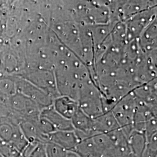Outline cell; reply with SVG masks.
<instances>
[{
    "label": "cell",
    "mask_w": 157,
    "mask_h": 157,
    "mask_svg": "<svg viewBox=\"0 0 157 157\" xmlns=\"http://www.w3.org/2000/svg\"><path fill=\"white\" fill-rule=\"evenodd\" d=\"M15 124L6 121H0V140L10 143Z\"/></svg>",
    "instance_id": "8fae6325"
},
{
    "label": "cell",
    "mask_w": 157,
    "mask_h": 157,
    "mask_svg": "<svg viewBox=\"0 0 157 157\" xmlns=\"http://www.w3.org/2000/svg\"><path fill=\"white\" fill-rule=\"evenodd\" d=\"M72 152L80 157H102L91 137L80 141Z\"/></svg>",
    "instance_id": "ba28073f"
},
{
    "label": "cell",
    "mask_w": 157,
    "mask_h": 157,
    "mask_svg": "<svg viewBox=\"0 0 157 157\" xmlns=\"http://www.w3.org/2000/svg\"><path fill=\"white\" fill-rule=\"evenodd\" d=\"M128 140L130 154L135 157H142L147 144L145 133L133 130Z\"/></svg>",
    "instance_id": "8992f818"
},
{
    "label": "cell",
    "mask_w": 157,
    "mask_h": 157,
    "mask_svg": "<svg viewBox=\"0 0 157 157\" xmlns=\"http://www.w3.org/2000/svg\"><path fill=\"white\" fill-rule=\"evenodd\" d=\"M136 102V97L127 94L118 101L111 110L121 129L128 138L133 130V120Z\"/></svg>",
    "instance_id": "6da1fadb"
},
{
    "label": "cell",
    "mask_w": 157,
    "mask_h": 157,
    "mask_svg": "<svg viewBox=\"0 0 157 157\" xmlns=\"http://www.w3.org/2000/svg\"><path fill=\"white\" fill-rule=\"evenodd\" d=\"M135 157L134 156H133L132 154H129L128 155H127V156H125V157Z\"/></svg>",
    "instance_id": "2e32d148"
},
{
    "label": "cell",
    "mask_w": 157,
    "mask_h": 157,
    "mask_svg": "<svg viewBox=\"0 0 157 157\" xmlns=\"http://www.w3.org/2000/svg\"><path fill=\"white\" fill-rule=\"evenodd\" d=\"M9 143L21 154L26 146L28 145V141L23 135L19 124H15L13 133Z\"/></svg>",
    "instance_id": "9c48e42d"
},
{
    "label": "cell",
    "mask_w": 157,
    "mask_h": 157,
    "mask_svg": "<svg viewBox=\"0 0 157 157\" xmlns=\"http://www.w3.org/2000/svg\"><path fill=\"white\" fill-rule=\"evenodd\" d=\"M48 141L56 144L68 152L73 151L79 143L74 130H57L48 136Z\"/></svg>",
    "instance_id": "7a4b0ae2"
},
{
    "label": "cell",
    "mask_w": 157,
    "mask_h": 157,
    "mask_svg": "<svg viewBox=\"0 0 157 157\" xmlns=\"http://www.w3.org/2000/svg\"><path fill=\"white\" fill-rule=\"evenodd\" d=\"M142 157H157V134L152 136L147 141L146 150Z\"/></svg>",
    "instance_id": "7c38bea8"
},
{
    "label": "cell",
    "mask_w": 157,
    "mask_h": 157,
    "mask_svg": "<svg viewBox=\"0 0 157 157\" xmlns=\"http://www.w3.org/2000/svg\"><path fill=\"white\" fill-rule=\"evenodd\" d=\"M71 121L75 130L82 133L87 137L95 135L93 130V119L83 112L79 108Z\"/></svg>",
    "instance_id": "5b68a950"
},
{
    "label": "cell",
    "mask_w": 157,
    "mask_h": 157,
    "mask_svg": "<svg viewBox=\"0 0 157 157\" xmlns=\"http://www.w3.org/2000/svg\"><path fill=\"white\" fill-rule=\"evenodd\" d=\"M13 147L6 141L0 140V154L3 157H12Z\"/></svg>",
    "instance_id": "4fadbf2b"
},
{
    "label": "cell",
    "mask_w": 157,
    "mask_h": 157,
    "mask_svg": "<svg viewBox=\"0 0 157 157\" xmlns=\"http://www.w3.org/2000/svg\"><path fill=\"white\" fill-rule=\"evenodd\" d=\"M44 145L47 157H65L67 155L68 151L55 143L47 141Z\"/></svg>",
    "instance_id": "30bf717a"
},
{
    "label": "cell",
    "mask_w": 157,
    "mask_h": 157,
    "mask_svg": "<svg viewBox=\"0 0 157 157\" xmlns=\"http://www.w3.org/2000/svg\"><path fill=\"white\" fill-rule=\"evenodd\" d=\"M65 157H80L77 154L72 151L67 152V155Z\"/></svg>",
    "instance_id": "9a60e30c"
},
{
    "label": "cell",
    "mask_w": 157,
    "mask_h": 157,
    "mask_svg": "<svg viewBox=\"0 0 157 157\" xmlns=\"http://www.w3.org/2000/svg\"><path fill=\"white\" fill-rule=\"evenodd\" d=\"M40 117L48 121L56 130H74L71 121L56 112L52 105L43 109L40 112Z\"/></svg>",
    "instance_id": "277c9868"
},
{
    "label": "cell",
    "mask_w": 157,
    "mask_h": 157,
    "mask_svg": "<svg viewBox=\"0 0 157 157\" xmlns=\"http://www.w3.org/2000/svg\"><path fill=\"white\" fill-rule=\"evenodd\" d=\"M52 106L56 112L64 118L69 120H71L78 108L77 101L66 97L56 98L54 102H53Z\"/></svg>",
    "instance_id": "52a82bcc"
},
{
    "label": "cell",
    "mask_w": 157,
    "mask_h": 157,
    "mask_svg": "<svg viewBox=\"0 0 157 157\" xmlns=\"http://www.w3.org/2000/svg\"><path fill=\"white\" fill-rule=\"evenodd\" d=\"M93 119V130L95 134H108L121 129L112 112L108 111Z\"/></svg>",
    "instance_id": "3957f363"
},
{
    "label": "cell",
    "mask_w": 157,
    "mask_h": 157,
    "mask_svg": "<svg viewBox=\"0 0 157 157\" xmlns=\"http://www.w3.org/2000/svg\"><path fill=\"white\" fill-rule=\"evenodd\" d=\"M0 157H2V155H1V154H0Z\"/></svg>",
    "instance_id": "e0dca14e"
},
{
    "label": "cell",
    "mask_w": 157,
    "mask_h": 157,
    "mask_svg": "<svg viewBox=\"0 0 157 157\" xmlns=\"http://www.w3.org/2000/svg\"><path fill=\"white\" fill-rule=\"evenodd\" d=\"M28 157H47L44 143H38Z\"/></svg>",
    "instance_id": "5bb4252c"
}]
</instances>
